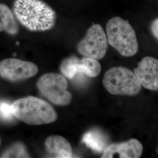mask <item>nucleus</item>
<instances>
[{
  "label": "nucleus",
  "instance_id": "f257e3e1",
  "mask_svg": "<svg viewBox=\"0 0 158 158\" xmlns=\"http://www.w3.org/2000/svg\"><path fill=\"white\" fill-rule=\"evenodd\" d=\"M13 12L17 21L31 31H49L56 23V12L42 0H15Z\"/></svg>",
  "mask_w": 158,
  "mask_h": 158
},
{
  "label": "nucleus",
  "instance_id": "f03ea898",
  "mask_svg": "<svg viewBox=\"0 0 158 158\" xmlns=\"http://www.w3.org/2000/svg\"><path fill=\"white\" fill-rule=\"evenodd\" d=\"M11 107L14 117L27 124H48L57 118L56 111L49 103L34 96L17 100Z\"/></svg>",
  "mask_w": 158,
  "mask_h": 158
},
{
  "label": "nucleus",
  "instance_id": "7ed1b4c3",
  "mask_svg": "<svg viewBox=\"0 0 158 158\" xmlns=\"http://www.w3.org/2000/svg\"><path fill=\"white\" fill-rule=\"evenodd\" d=\"M109 45L123 56L131 57L138 51L135 32L128 21L119 17L111 18L106 25Z\"/></svg>",
  "mask_w": 158,
  "mask_h": 158
},
{
  "label": "nucleus",
  "instance_id": "20e7f679",
  "mask_svg": "<svg viewBox=\"0 0 158 158\" xmlns=\"http://www.w3.org/2000/svg\"><path fill=\"white\" fill-rule=\"evenodd\" d=\"M102 84L113 95L134 96L142 90V85L134 72L125 67L111 68L104 74Z\"/></svg>",
  "mask_w": 158,
  "mask_h": 158
},
{
  "label": "nucleus",
  "instance_id": "39448f33",
  "mask_svg": "<svg viewBox=\"0 0 158 158\" xmlns=\"http://www.w3.org/2000/svg\"><path fill=\"white\" fill-rule=\"evenodd\" d=\"M36 86L40 93L55 105L68 106L72 102V95L68 90V81L61 74H45L40 77Z\"/></svg>",
  "mask_w": 158,
  "mask_h": 158
},
{
  "label": "nucleus",
  "instance_id": "423d86ee",
  "mask_svg": "<svg viewBox=\"0 0 158 158\" xmlns=\"http://www.w3.org/2000/svg\"><path fill=\"white\" fill-rule=\"evenodd\" d=\"M107 35L99 24H94L87 30L85 37L77 45V50L82 56L100 60L106 56L108 49Z\"/></svg>",
  "mask_w": 158,
  "mask_h": 158
},
{
  "label": "nucleus",
  "instance_id": "0eeeda50",
  "mask_svg": "<svg viewBox=\"0 0 158 158\" xmlns=\"http://www.w3.org/2000/svg\"><path fill=\"white\" fill-rule=\"evenodd\" d=\"M38 72L34 63L17 58H8L0 62V76L11 82L33 77Z\"/></svg>",
  "mask_w": 158,
  "mask_h": 158
},
{
  "label": "nucleus",
  "instance_id": "6e6552de",
  "mask_svg": "<svg viewBox=\"0 0 158 158\" xmlns=\"http://www.w3.org/2000/svg\"><path fill=\"white\" fill-rule=\"evenodd\" d=\"M134 72L142 86L148 90L158 91V60L151 56L143 57Z\"/></svg>",
  "mask_w": 158,
  "mask_h": 158
},
{
  "label": "nucleus",
  "instance_id": "1a4fd4ad",
  "mask_svg": "<svg viewBox=\"0 0 158 158\" xmlns=\"http://www.w3.org/2000/svg\"><path fill=\"white\" fill-rule=\"evenodd\" d=\"M143 150L141 142L133 138L108 145L102 152V158H139L141 156Z\"/></svg>",
  "mask_w": 158,
  "mask_h": 158
},
{
  "label": "nucleus",
  "instance_id": "9d476101",
  "mask_svg": "<svg viewBox=\"0 0 158 158\" xmlns=\"http://www.w3.org/2000/svg\"><path fill=\"white\" fill-rule=\"evenodd\" d=\"M46 152L52 158L73 157V149L70 142L60 135L48 136L45 142Z\"/></svg>",
  "mask_w": 158,
  "mask_h": 158
},
{
  "label": "nucleus",
  "instance_id": "9b49d317",
  "mask_svg": "<svg viewBox=\"0 0 158 158\" xmlns=\"http://www.w3.org/2000/svg\"><path fill=\"white\" fill-rule=\"evenodd\" d=\"M17 19L11 10L6 4H0V32L15 35L19 32Z\"/></svg>",
  "mask_w": 158,
  "mask_h": 158
},
{
  "label": "nucleus",
  "instance_id": "f8f14e48",
  "mask_svg": "<svg viewBox=\"0 0 158 158\" xmlns=\"http://www.w3.org/2000/svg\"><path fill=\"white\" fill-rule=\"evenodd\" d=\"M82 140L87 147L97 152H103L107 147L106 136L98 130H91L86 132L83 135Z\"/></svg>",
  "mask_w": 158,
  "mask_h": 158
},
{
  "label": "nucleus",
  "instance_id": "ddd939ff",
  "mask_svg": "<svg viewBox=\"0 0 158 158\" xmlns=\"http://www.w3.org/2000/svg\"><path fill=\"white\" fill-rule=\"evenodd\" d=\"M60 69L64 76L72 79L77 74H83V64L82 59H79L76 56H71L63 61Z\"/></svg>",
  "mask_w": 158,
  "mask_h": 158
},
{
  "label": "nucleus",
  "instance_id": "4468645a",
  "mask_svg": "<svg viewBox=\"0 0 158 158\" xmlns=\"http://www.w3.org/2000/svg\"><path fill=\"white\" fill-rule=\"evenodd\" d=\"M83 64V74L90 77L98 76L102 70L100 63L94 59L85 57L82 58Z\"/></svg>",
  "mask_w": 158,
  "mask_h": 158
},
{
  "label": "nucleus",
  "instance_id": "2eb2a0df",
  "mask_svg": "<svg viewBox=\"0 0 158 158\" xmlns=\"http://www.w3.org/2000/svg\"><path fill=\"white\" fill-rule=\"evenodd\" d=\"M26 147L22 142H17L8 148L1 158H29Z\"/></svg>",
  "mask_w": 158,
  "mask_h": 158
},
{
  "label": "nucleus",
  "instance_id": "dca6fc26",
  "mask_svg": "<svg viewBox=\"0 0 158 158\" xmlns=\"http://www.w3.org/2000/svg\"><path fill=\"white\" fill-rule=\"evenodd\" d=\"M14 117L11 104L5 101H0V119L4 121H11Z\"/></svg>",
  "mask_w": 158,
  "mask_h": 158
},
{
  "label": "nucleus",
  "instance_id": "f3484780",
  "mask_svg": "<svg viewBox=\"0 0 158 158\" xmlns=\"http://www.w3.org/2000/svg\"><path fill=\"white\" fill-rule=\"evenodd\" d=\"M150 30L153 37L158 41V18L154 19L151 23Z\"/></svg>",
  "mask_w": 158,
  "mask_h": 158
},
{
  "label": "nucleus",
  "instance_id": "a211bd4d",
  "mask_svg": "<svg viewBox=\"0 0 158 158\" xmlns=\"http://www.w3.org/2000/svg\"><path fill=\"white\" fill-rule=\"evenodd\" d=\"M1 138H0V145H1Z\"/></svg>",
  "mask_w": 158,
  "mask_h": 158
},
{
  "label": "nucleus",
  "instance_id": "6ab92c4d",
  "mask_svg": "<svg viewBox=\"0 0 158 158\" xmlns=\"http://www.w3.org/2000/svg\"><path fill=\"white\" fill-rule=\"evenodd\" d=\"M157 153H158V149H157Z\"/></svg>",
  "mask_w": 158,
  "mask_h": 158
}]
</instances>
